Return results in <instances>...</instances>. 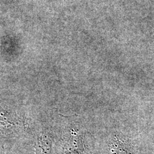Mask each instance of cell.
<instances>
[{"mask_svg": "<svg viewBox=\"0 0 154 154\" xmlns=\"http://www.w3.org/2000/svg\"><path fill=\"white\" fill-rule=\"evenodd\" d=\"M35 148V154H51L50 142L43 135L37 139Z\"/></svg>", "mask_w": 154, "mask_h": 154, "instance_id": "cell-1", "label": "cell"}, {"mask_svg": "<svg viewBox=\"0 0 154 154\" xmlns=\"http://www.w3.org/2000/svg\"><path fill=\"white\" fill-rule=\"evenodd\" d=\"M0 154H5L4 147L2 144H0Z\"/></svg>", "mask_w": 154, "mask_h": 154, "instance_id": "cell-2", "label": "cell"}]
</instances>
